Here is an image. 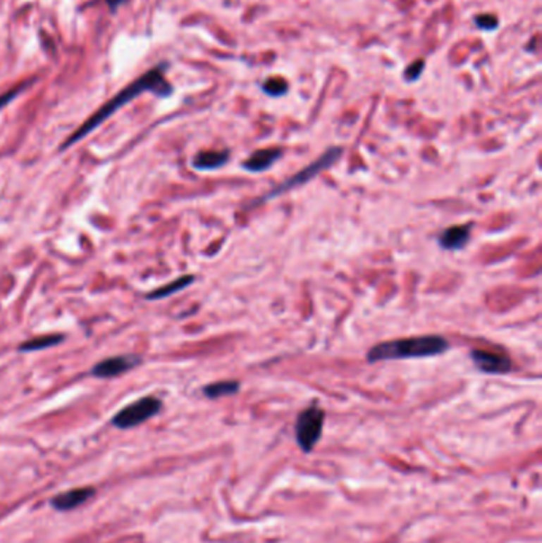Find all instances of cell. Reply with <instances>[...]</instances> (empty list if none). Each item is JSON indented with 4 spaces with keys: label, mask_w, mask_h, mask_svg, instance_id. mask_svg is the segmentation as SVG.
<instances>
[{
    "label": "cell",
    "mask_w": 542,
    "mask_h": 543,
    "mask_svg": "<svg viewBox=\"0 0 542 543\" xmlns=\"http://www.w3.org/2000/svg\"><path fill=\"white\" fill-rule=\"evenodd\" d=\"M164 68L166 65H159L156 68H153V70H149L143 75L142 78L134 81L133 85H129L126 89H123L120 94H116L110 102L105 104L101 110H97L82 127H78L70 137H68V139L64 142V145H62V149H66L68 146H72L73 143L83 140L86 135L91 134L97 126H101V124L107 120V118L113 115L116 110H120L123 105H126L137 96H140L142 92L149 91V92H154V94L159 97L171 96L172 86L169 85V81L164 78Z\"/></svg>",
    "instance_id": "obj_1"
},
{
    "label": "cell",
    "mask_w": 542,
    "mask_h": 543,
    "mask_svg": "<svg viewBox=\"0 0 542 543\" xmlns=\"http://www.w3.org/2000/svg\"><path fill=\"white\" fill-rule=\"evenodd\" d=\"M450 349V342L442 335H420L409 339L388 340L374 345L367 351V362L412 359V358H433L447 353Z\"/></svg>",
    "instance_id": "obj_2"
},
{
    "label": "cell",
    "mask_w": 542,
    "mask_h": 543,
    "mask_svg": "<svg viewBox=\"0 0 542 543\" xmlns=\"http://www.w3.org/2000/svg\"><path fill=\"white\" fill-rule=\"evenodd\" d=\"M342 153H344V149L339 148V146H333L326 149L325 153H323L319 159H316L315 162H312V164H309L307 167H304L301 172H297L292 175L291 178L285 180L283 183H280L278 186H276L269 194H267L266 197H261L258 199L254 204H261V202H266L267 199L271 197H277L280 194H283V192L286 191H291V189H296L299 188V186H304L307 185L310 180H314L315 177H319V175L321 172H325L326 168H329L331 166H334L335 162L339 161V158L342 156Z\"/></svg>",
    "instance_id": "obj_3"
},
{
    "label": "cell",
    "mask_w": 542,
    "mask_h": 543,
    "mask_svg": "<svg viewBox=\"0 0 542 543\" xmlns=\"http://www.w3.org/2000/svg\"><path fill=\"white\" fill-rule=\"evenodd\" d=\"M161 410H163L161 399L154 396H147L121 408L113 416L111 424L118 429H133L147 423L148 420H152Z\"/></svg>",
    "instance_id": "obj_4"
},
{
    "label": "cell",
    "mask_w": 542,
    "mask_h": 543,
    "mask_svg": "<svg viewBox=\"0 0 542 543\" xmlns=\"http://www.w3.org/2000/svg\"><path fill=\"white\" fill-rule=\"evenodd\" d=\"M323 423H325V411L312 405L297 415L295 434L299 448L304 453H310L321 439Z\"/></svg>",
    "instance_id": "obj_5"
},
{
    "label": "cell",
    "mask_w": 542,
    "mask_h": 543,
    "mask_svg": "<svg viewBox=\"0 0 542 543\" xmlns=\"http://www.w3.org/2000/svg\"><path fill=\"white\" fill-rule=\"evenodd\" d=\"M471 361L479 370L488 375H504L512 370V359L506 353L474 348L471 349Z\"/></svg>",
    "instance_id": "obj_6"
},
{
    "label": "cell",
    "mask_w": 542,
    "mask_h": 543,
    "mask_svg": "<svg viewBox=\"0 0 542 543\" xmlns=\"http://www.w3.org/2000/svg\"><path fill=\"white\" fill-rule=\"evenodd\" d=\"M140 362V358L137 356H113L97 362L91 369V375L96 378H115L135 369Z\"/></svg>",
    "instance_id": "obj_7"
},
{
    "label": "cell",
    "mask_w": 542,
    "mask_h": 543,
    "mask_svg": "<svg viewBox=\"0 0 542 543\" xmlns=\"http://www.w3.org/2000/svg\"><path fill=\"white\" fill-rule=\"evenodd\" d=\"M96 494V488L92 486H83V488H75L68 489L66 492H59L58 496H54L49 504L51 507L58 511H70L78 507H82L86 502H90Z\"/></svg>",
    "instance_id": "obj_8"
},
{
    "label": "cell",
    "mask_w": 542,
    "mask_h": 543,
    "mask_svg": "<svg viewBox=\"0 0 542 543\" xmlns=\"http://www.w3.org/2000/svg\"><path fill=\"white\" fill-rule=\"evenodd\" d=\"M282 154H283V149L276 148V146L257 149V151L252 153L244 161L242 167H244L247 172H253V173L264 172V170H267V168H271L273 164H276V162L282 158Z\"/></svg>",
    "instance_id": "obj_9"
},
{
    "label": "cell",
    "mask_w": 542,
    "mask_h": 543,
    "mask_svg": "<svg viewBox=\"0 0 542 543\" xmlns=\"http://www.w3.org/2000/svg\"><path fill=\"white\" fill-rule=\"evenodd\" d=\"M471 229L472 224H460V226H452L445 229L439 235V245L442 249L447 251H458L468 245L471 240Z\"/></svg>",
    "instance_id": "obj_10"
},
{
    "label": "cell",
    "mask_w": 542,
    "mask_h": 543,
    "mask_svg": "<svg viewBox=\"0 0 542 543\" xmlns=\"http://www.w3.org/2000/svg\"><path fill=\"white\" fill-rule=\"evenodd\" d=\"M229 161V151L228 149H210V151H201L195 156L192 159V167L196 170H216L221 168L224 164H228Z\"/></svg>",
    "instance_id": "obj_11"
},
{
    "label": "cell",
    "mask_w": 542,
    "mask_h": 543,
    "mask_svg": "<svg viewBox=\"0 0 542 543\" xmlns=\"http://www.w3.org/2000/svg\"><path fill=\"white\" fill-rule=\"evenodd\" d=\"M192 282H195V277L183 275L177 280H173V282H171V283L161 286V288H158V289L152 291L147 296V299H149V301H159V299H166L172 294H175V292H180L182 289L188 288Z\"/></svg>",
    "instance_id": "obj_12"
},
{
    "label": "cell",
    "mask_w": 542,
    "mask_h": 543,
    "mask_svg": "<svg viewBox=\"0 0 542 543\" xmlns=\"http://www.w3.org/2000/svg\"><path fill=\"white\" fill-rule=\"evenodd\" d=\"M62 342H64V335H61V334L42 335V337H35V339H30L27 342L21 343L18 349H20V351H23V353H32V351H40V349L56 347Z\"/></svg>",
    "instance_id": "obj_13"
},
{
    "label": "cell",
    "mask_w": 542,
    "mask_h": 543,
    "mask_svg": "<svg viewBox=\"0 0 542 543\" xmlns=\"http://www.w3.org/2000/svg\"><path fill=\"white\" fill-rule=\"evenodd\" d=\"M240 389V383L234 382V380H226V382H216L207 385L202 389L204 396H207L209 399H220V397H226V396H234L235 392H239Z\"/></svg>",
    "instance_id": "obj_14"
},
{
    "label": "cell",
    "mask_w": 542,
    "mask_h": 543,
    "mask_svg": "<svg viewBox=\"0 0 542 543\" xmlns=\"http://www.w3.org/2000/svg\"><path fill=\"white\" fill-rule=\"evenodd\" d=\"M263 89L267 96L280 97L288 91V85H286V81L283 78H271L263 85Z\"/></svg>",
    "instance_id": "obj_15"
},
{
    "label": "cell",
    "mask_w": 542,
    "mask_h": 543,
    "mask_svg": "<svg viewBox=\"0 0 542 543\" xmlns=\"http://www.w3.org/2000/svg\"><path fill=\"white\" fill-rule=\"evenodd\" d=\"M423 68H425V62L423 61H417V62H412L407 68L406 72H404V77H406L407 81H415L419 80L420 73L423 72Z\"/></svg>",
    "instance_id": "obj_16"
},
{
    "label": "cell",
    "mask_w": 542,
    "mask_h": 543,
    "mask_svg": "<svg viewBox=\"0 0 542 543\" xmlns=\"http://www.w3.org/2000/svg\"><path fill=\"white\" fill-rule=\"evenodd\" d=\"M476 23L477 26L484 29V30H491V29H496L498 27V20L495 16L491 15H481L476 18Z\"/></svg>",
    "instance_id": "obj_17"
},
{
    "label": "cell",
    "mask_w": 542,
    "mask_h": 543,
    "mask_svg": "<svg viewBox=\"0 0 542 543\" xmlns=\"http://www.w3.org/2000/svg\"><path fill=\"white\" fill-rule=\"evenodd\" d=\"M21 89H23V87H18V89L10 91V92H7V94H5V96L0 97V108L5 107V105H7V104L11 101V99H15L18 94H20V91H21Z\"/></svg>",
    "instance_id": "obj_18"
},
{
    "label": "cell",
    "mask_w": 542,
    "mask_h": 543,
    "mask_svg": "<svg viewBox=\"0 0 542 543\" xmlns=\"http://www.w3.org/2000/svg\"><path fill=\"white\" fill-rule=\"evenodd\" d=\"M105 2L109 4V7H110L111 10H115V8L120 7V5L124 2V0H105Z\"/></svg>",
    "instance_id": "obj_19"
}]
</instances>
